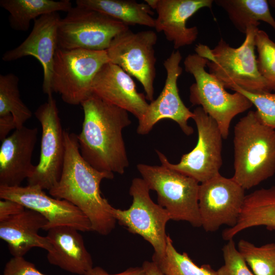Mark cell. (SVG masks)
<instances>
[{
  "mask_svg": "<svg viewBox=\"0 0 275 275\" xmlns=\"http://www.w3.org/2000/svg\"><path fill=\"white\" fill-rule=\"evenodd\" d=\"M65 155L61 177L49 194L76 206L89 219L92 231L107 235L115 228L113 207L102 196L100 185L104 179H112V173L98 171L82 157L77 134L64 131Z\"/></svg>",
  "mask_w": 275,
  "mask_h": 275,
  "instance_id": "cell-1",
  "label": "cell"
},
{
  "mask_svg": "<svg viewBox=\"0 0 275 275\" xmlns=\"http://www.w3.org/2000/svg\"><path fill=\"white\" fill-rule=\"evenodd\" d=\"M80 105L84 116L77 138L82 157L98 171L123 174L129 166L122 135L131 123L128 112L94 93Z\"/></svg>",
  "mask_w": 275,
  "mask_h": 275,
  "instance_id": "cell-2",
  "label": "cell"
},
{
  "mask_svg": "<svg viewBox=\"0 0 275 275\" xmlns=\"http://www.w3.org/2000/svg\"><path fill=\"white\" fill-rule=\"evenodd\" d=\"M233 144L232 178L245 190L274 174L275 129L265 125L256 111H249L235 124Z\"/></svg>",
  "mask_w": 275,
  "mask_h": 275,
  "instance_id": "cell-3",
  "label": "cell"
},
{
  "mask_svg": "<svg viewBox=\"0 0 275 275\" xmlns=\"http://www.w3.org/2000/svg\"><path fill=\"white\" fill-rule=\"evenodd\" d=\"M258 30L254 25L249 26L244 41L237 48L222 38L212 49L201 43L196 46V53L207 60L208 72L225 89L237 86L250 92H271L257 67L255 37Z\"/></svg>",
  "mask_w": 275,
  "mask_h": 275,
  "instance_id": "cell-4",
  "label": "cell"
},
{
  "mask_svg": "<svg viewBox=\"0 0 275 275\" xmlns=\"http://www.w3.org/2000/svg\"><path fill=\"white\" fill-rule=\"evenodd\" d=\"M207 60L197 53L184 59L186 72L194 77L195 82L189 88V101L198 105L216 122L223 138H228L233 118L253 105L242 94L228 92L222 83L205 70Z\"/></svg>",
  "mask_w": 275,
  "mask_h": 275,
  "instance_id": "cell-5",
  "label": "cell"
},
{
  "mask_svg": "<svg viewBox=\"0 0 275 275\" xmlns=\"http://www.w3.org/2000/svg\"><path fill=\"white\" fill-rule=\"evenodd\" d=\"M136 168L149 188L156 191L158 204L168 211L171 220L201 227L199 182L162 164L139 163Z\"/></svg>",
  "mask_w": 275,
  "mask_h": 275,
  "instance_id": "cell-6",
  "label": "cell"
},
{
  "mask_svg": "<svg viewBox=\"0 0 275 275\" xmlns=\"http://www.w3.org/2000/svg\"><path fill=\"white\" fill-rule=\"evenodd\" d=\"M109 62L106 50L58 47L52 67V92L60 94L68 104H81L93 93L92 83L96 74Z\"/></svg>",
  "mask_w": 275,
  "mask_h": 275,
  "instance_id": "cell-7",
  "label": "cell"
},
{
  "mask_svg": "<svg viewBox=\"0 0 275 275\" xmlns=\"http://www.w3.org/2000/svg\"><path fill=\"white\" fill-rule=\"evenodd\" d=\"M128 28L103 13L76 5L60 20L58 46L64 49L106 50L114 38Z\"/></svg>",
  "mask_w": 275,
  "mask_h": 275,
  "instance_id": "cell-8",
  "label": "cell"
},
{
  "mask_svg": "<svg viewBox=\"0 0 275 275\" xmlns=\"http://www.w3.org/2000/svg\"><path fill=\"white\" fill-rule=\"evenodd\" d=\"M150 190L142 178H133L129 190L131 205L125 210L113 207L112 214L120 225L148 241L154 249L153 255L160 257L166 253V227L171 218L164 208L152 201Z\"/></svg>",
  "mask_w": 275,
  "mask_h": 275,
  "instance_id": "cell-9",
  "label": "cell"
},
{
  "mask_svg": "<svg viewBox=\"0 0 275 275\" xmlns=\"http://www.w3.org/2000/svg\"><path fill=\"white\" fill-rule=\"evenodd\" d=\"M198 131V141L195 148L183 154L178 163L169 162L167 157L156 150L161 164L191 177L200 183L220 174L223 136L214 119L201 106L193 112Z\"/></svg>",
  "mask_w": 275,
  "mask_h": 275,
  "instance_id": "cell-10",
  "label": "cell"
},
{
  "mask_svg": "<svg viewBox=\"0 0 275 275\" xmlns=\"http://www.w3.org/2000/svg\"><path fill=\"white\" fill-rule=\"evenodd\" d=\"M157 36L152 30L133 32L128 28L117 35L106 50L110 62L142 84L147 100H154Z\"/></svg>",
  "mask_w": 275,
  "mask_h": 275,
  "instance_id": "cell-11",
  "label": "cell"
},
{
  "mask_svg": "<svg viewBox=\"0 0 275 275\" xmlns=\"http://www.w3.org/2000/svg\"><path fill=\"white\" fill-rule=\"evenodd\" d=\"M34 114L42 128L41 150L38 164L28 179V185L49 190L57 183L61 175L65 155L64 130L52 95L48 97Z\"/></svg>",
  "mask_w": 275,
  "mask_h": 275,
  "instance_id": "cell-12",
  "label": "cell"
},
{
  "mask_svg": "<svg viewBox=\"0 0 275 275\" xmlns=\"http://www.w3.org/2000/svg\"><path fill=\"white\" fill-rule=\"evenodd\" d=\"M245 189L232 178L221 174L200 183L198 204L201 227L207 232L222 226L234 227L245 198Z\"/></svg>",
  "mask_w": 275,
  "mask_h": 275,
  "instance_id": "cell-13",
  "label": "cell"
},
{
  "mask_svg": "<svg viewBox=\"0 0 275 275\" xmlns=\"http://www.w3.org/2000/svg\"><path fill=\"white\" fill-rule=\"evenodd\" d=\"M43 190L37 185L0 186V198L15 201L41 214L48 222L45 231L63 226L80 232L92 231L89 219L76 206L66 200L51 197Z\"/></svg>",
  "mask_w": 275,
  "mask_h": 275,
  "instance_id": "cell-14",
  "label": "cell"
},
{
  "mask_svg": "<svg viewBox=\"0 0 275 275\" xmlns=\"http://www.w3.org/2000/svg\"><path fill=\"white\" fill-rule=\"evenodd\" d=\"M182 56L179 50L173 51L164 60L163 66L167 77L163 88L158 97L149 103L143 118L139 121L136 132L141 135L148 134L159 121L169 119L176 122L187 135L194 132L188 121L194 114L182 101L177 86L179 77L182 73L180 66Z\"/></svg>",
  "mask_w": 275,
  "mask_h": 275,
  "instance_id": "cell-15",
  "label": "cell"
},
{
  "mask_svg": "<svg viewBox=\"0 0 275 275\" xmlns=\"http://www.w3.org/2000/svg\"><path fill=\"white\" fill-rule=\"evenodd\" d=\"M61 18L58 12L41 16L34 21L32 30L18 46L6 51L2 60L11 62L22 58H35L43 69L42 90L52 95L51 76L54 57L58 46V29Z\"/></svg>",
  "mask_w": 275,
  "mask_h": 275,
  "instance_id": "cell-16",
  "label": "cell"
},
{
  "mask_svg": "<svg viewBox=\"0 0 275 275\" xmlns=\"http://www.w3.org/2000/svg\"><path fill=\"white\" fill-rule=\"evenodd\" d=\"M157 16L155 27L157 32H162L175 49L193 44L199 34L196 26L188 28L187 20L204 8L211 9L213 0H145Z\"/></svg>",
  "mask_w": 275,
  "mask_h": 275,
  "instance_id": "cell-17",
  "label": "cell"
},
{
  "mask_svg": "<svg viewBox=\"0 0 275 275\" xmlns=\"http://www.w3.org/2000/svg\"><path fill=\"white\" fill-rule=\"evenodd\" d=\"M92 89L93 93L131 113L138 121L143 118L149 106L146 96L137 91L131 76L110 62L98 71Z\"/></svg>",
  "mask_w": 275,
  "mask_h": 275,
  "instance_id": "cell-18",
  "label": "cell"
},
{
  "mask_svg": "<svg viewBox=\"0 0 275 275\" xmlns=\"http://www.w3.org/2000/svg\"><path fill=\"white\" fill-rule=\"evenodd\" d=\"M38 129L23 126L16 129L2 141L0 147V186H20L34 174L32 162L37 142Z\"/></svg>",
  "mask_w": 275,
  "mask_h": 275,
  "instance_id": "cell-19",
  "label": "cell"
},
{
  "mask_svg": "<svg viewBox=\"0 0 275 275\" xmlns=\"http://www.w3.org/2000/svg\"><path fill=\"white\" fill-rule=\"evenodd\" d=\"M47 224L41 214L26 208L0 222V238L8 244L13 257H23L34 248L48 251L51 245L47 237L38 234L39 231L44 230Z\"/></svg>",
  "mask_w": 275,
  "mask_h": 275,
  "instance_id": "cell-20",
  "label": "cell"
},
{
  "mask_svg": "<svg viewBox=\"0 0 275 275\" xmlns=\"http://www.w3.org/2000/svg\"><path fill=\"white\" fill-rule=\"evenodd\" d=\"M47 231L46 236L51 247L47 251V259L50 264L78 275H85L93 267L92 256L79 231L63 226Z\"/></svg>",
  "mask_w": 275,
  "mask_h": 275,
  "instance_id": "cell-21",
  "label": "cell"
},
{
  "mask_svg": "<svg viewBox=\"0 0 275 275\" xmlns=\"http://www.w3.org/2000/svg\"><path fill=\"white\" fill-rule=\"evenodd\" d=\"M258 226L275 229V186L259 189L246 195L237 223L232 229L238 234Z\"/></svg>",
  "mask_w": 275,
  "mask_h": 275,
  "instance_id": "cell-22",
  "label": "cell"
},
{
  "mask_svg": "<svg viewBox=\"0 0 275 275\" xmlns=\"http://www.w3.org/2000/svg\"><path fill=\"white\" fill-rule=\"evenodd\" d=\"M76 5L94 10L129 25L154 28L155 19L150 7L134 0H77Z\"/></svg>",
  "mask_w": 275,
  "mask_h": 275,
  "instance_id": "cell-23",
  "label": "cell"
},
{
  "mask_svg": "<svg viewBox=\"0 0 275 275\" xmlns=\"http://www.w3.org/2000/svg\"><path fill=\"white\" fill-rule=\"evenodd\" d=\"M0 6L9 13L10 27L21 32L28 31L31 21L42 15L59 11L67 13L73 7L69 0H1Z\"/></svg>",
  "mask_w": 275,
  "mask_h": 275,
  "instance_id": "cell-24",
  "label": "cell"
},
{
  "mask_svg": "<svg viewBox=\"0 0 275 275\" xmlns=\"http://www.w3.org/2000/svg\"><path fill=\"white\" fill-rule=\"evenodd\" d=\"M218 7L227 13L235 28L245 34L250 25L257 26L260 21L270 25L275 31V20L266 0H215Z\"/></svg>",
  "mask_w": 275,
  "mask_h": 275,
  "instance_id": "cell-25",
  "label": "cell"
},
{
  "mask_svg": "<svg viewBox=\"0 0 275 275\" xmlns=\"http://www.w3.org/2000/svg\"><path fill=\"white\" fill-rule=\"evenodd\" d=\"M152 261L163 275H217L216 271L210 265L199 266L187 253L178 252L169 235L167 237L164 255L160 257L153 255Z\"/></svg>",
  "mask_w": 275,
  "mask_h": 275,
  "instance_id": "cell-26",
  "label": "cell"
},
{
  "mask_svg": "<svg viewBox=\"0 0 275 275\" xmlns=\"http://www.w3.org/2000/svg\"><path fill=\"white\" fill-rule=\"evenodd\" d=\"M19 78L13 73L0 75V116L11 114L16 129L24 126L32 113L20 98Z\"/></svg>",
  "mask_w": 275,
  "mask_h": 275,
  "instance_id": "cell-27",
  "label": "cell"
},
{
  "mask_svg": "<svg viewBox=\"0 0 275 275\" xmlns=\"http://www.w3.org/2000/svg\"><path fill=\"white\" fill-rule=\"evenodd\" d=\"M237 248L255 275H275V243L258 246L242 239Z\"/></svg>",
  "mask_w": 275,
  "mask_h": 275,
  "instance_id": "cell-28",
  "label": "cell"
},
{
  "mask_svg": "<svg viewBox=\"0 0 275 275\" xmlns=\"http://www.w3.org/2000/svg\"><path fill=\"white\" fill-rule=\"evenodd\" d=\"M255 44L258 52V71L271 91H275V42L264 31L259 29L255 37Z\"/></svg>",
  "mask_w": 275,
  "mask_h": 275,
  "instance_id": "cell-29",
  "label": "cell"
},
{
  "mask_svg": "<svg viewBox=\"0 0 275 275\" xmlns=\"http://www.w3.org/2000/svg\"><path fill=\"white\" fill-rule=\"evenodd\" d=\"M231 90L247 97L256 107L261 121L267 127L275 129V92H250L237 86H233Z\"/></svg>",
  "mask_w": 275,
  "mask_h": 275,
  "instance_id": "cell-30",
  "label": "cell"
},
{
  "mask_svg": "<svg viewBox=\"0 0 275 275\" xmlns=\"http://www.w3.org/2000/svg\"><path fill=\"white\" fill-rule=\"evenodd\" d=\"M224 263L217 275H255L236 246L234 239L227 241L222 249Z\"/></svg>",
  "mask_w": 275,
  "mask_h": 275,
  "instance_id": "cell-31",
  "label": "cell"
},
{
  "mask_svg": "<svg viewBox=\"0 0 275 275\" xmlns=\"http://www.w3.org/2000/svg\"><path fill=\"white\" fill-rule=\"evenodd\" d=\"M3 275H45L23 257H13L5 266Z\"/></svg>",
  "mask_w": 275,
  "mask_h": 275,
  "instance_id": "cell-32",
  "label": "cell"
},
{
  "mask_svg": "<svg viewBox=\"0 0 275 275\" xmlns=\"http://www.w3.org/2000/svg\"><path fill=\"white\" fill-rule=\"evenodd\" d=\"M25 208L15 201L1 199L0 201V222L18 214Z\"/></svg>",
  "mask_w": 275,
  "mask_h": 275,
  "instance_id": "cell-33",
  "label": "cell"
},
{
  "mask_svg": "<svg viewBox=\"0 0 275 275\" xmlns=\"http://www.w3.org/2000/svg\"><path fill=\"white\" fill-rule=\"evenodd\" d=\"M85 275H147L141 267H129L125 270L115 274H110L99 266L93 267Z\"/></svg>",
  "mask_w": 275,
  "mask_h": 275,
  "instance_id": "cell-34",
  "label": "cell"
},
{
  "mask_svg": "<svg viewBox=\"0 0 275 275\" xmlns=\"http://www.w3.org/2000/svg\"><path fill=\"white\" fill-rule=\"evenodd\" d=\"M16 125L12 114L0 116V140L5 139L8 133L13 129H16Z\"/></svg>",
  "mask_w": 275,
  "mask_h": 275,
  "instance_id": "cell-35",
  "label": "cell"
},
{
  "mask_svg": "<svg viewBox=\"0 0 275 275\" xmlns=\"http://www.w3.org/2000/svg\"><path fill=\"white\" fill-rule=\"evenodd\" d=\"M142 267L147 275H163L155 263L152 261H145Z\"/></svg>",
  "mask_w": 275,
  "mask_h": 275,
  "instance_id": "cell-36",
  "label": "cell"
},
{
  "mask_svg": "<svg viewBox=\"0 0 275 275\" xmlns=\"http://www.w3.org/2000/svg\"><path fill=\"white\" fill-rule=\"evenodd\" d=\"M269 4L275 9V0L268 1Z\"/></svg>",
  "mask_w": 275,
  "mask_h": 275,
  "instance_id": "cell-37",
  "label": "cell"
}]
</instances>
